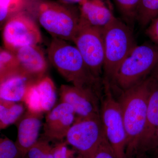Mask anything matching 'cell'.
<instances>
[{
  "label": "cell",
  "instance_id": "603a6c76",
  "mask_svg": "<svg viewBox=\"0 0 158 158\" xmlns=\"http://www.w3.org/2000/svg\"><path fill=\"white\" fill-rule=\"evenodd\" d=\"M122 15L127 21L136 19L141 0H115Z\"/></svg>",
  "mask_w": 158,
  "mask_h": 158
},
{
  "label": "cell",
  "instance_id": "4dcf8cb0",
  "mask_svg": "<svg viewBox=\"0 0 158 158\" xmlns=\"http://www.w3.org/2000/svg\"><path fill=\"white\" fill-rule=\"evenodd\" d=\"M156 140H157V143L158 144V129L157 132V133H156Z\"/></svg>",
  "mask_w": 158,
  "mask_h": 158
},
{
  "label": "cell",
  "instance_id": "484cf974",
  "mask_svg": "<svg viewBox=\"0 0 158 158\" xmlns=\"http://www.w3.org/2000/svg\"><path fill=\"white\" fill-rule=\"evenodd\" d=\"M146 34L158 47V16L153 19L148 25Z\"/></svg>",
  "mask_w": 158,
  "mask_h": 158
},
{
  "label": "cell",
  "instance_id": "3957f363",
  "mask_svg": "<svg viewBox=\"0 0 158 158\" xmlns=\"http://www.w3.org/2000/svg\"><path fill=\"white\" fill-rule=\"evenodd\" d=\"M48 54L51 64L67 82L76 87L96 90L98 80L90 73L76 46L53 38Z\"/></svg>",
  "mask_w": 158,
  "mask_h": 158
},
{
  "label": "cell",
  "instance_id": "d4e9b609",
  "mask_svg": "<svg viewBox=\"0 0 158 158\" xmlns=\"http://www.w3.org/2000/svg\"><path fill=\"white\" fill-rule=\"evenodd\" d=\"M91 158H116L106 137L102 142Z\"/></svg>",
  "mask_w": 158,
  "mask_h": 158
},
{
  "label": "cell",
  "instance_id": "4316f807",
  "mask_svg": "<svg viewBox=\"0 0 158 158\" xmlns=\"http://www.w3.org/2000/svg\"><path fill=\"white\" fill-rule=\"evenodd\" d=\"M67 148L65 143H61L53 148L54 158H69Z\"/></svg>",
  "mask_w": 158,
  "mask_h": 158
},
{
  "label": "cell",
  "instance_id": "8fae6325",
  "mask_svg": "<svg viewBox=\"0 0 158 158\" xmlns=\"http://www.w3.org/2000/svg\"><path fill=\"white\" fill-rule=\"evenodd\" d=\"M56 91L53 81L45 76L30 86L23 102L27 110L35 113H47L55 106Z\"/></svg>",
  "mask_w": 158,
  "mask_h": 158
},
{
  "label": "cell",
  "instance_id": "ffe728a7",
  "mask_svg": "<svg viewBox=\"0 0 158 158\" xmlns=\"http://www.w3.org/2000/svg\"><path fill=\"white\" fill-rule=\"evenodd\" d=\"M158 16V0H141L136 19L141 26H148L151 21Z\"/></svg>",
  "mask_w": 158,
  "mask_h": 158
},
{
  "label": "cell",
  "instance_id": "9a60e30c",
  "mask_svg": "<svg viewBox=\"0 0 158 158\" xmlns=\"http://www.w3.org/2000/svg\"><path fill=\"white\" fill-rule=\"evenodd\" d=\"M22 71L39 80L45 76L48 63L42 50L38 45H29L15 52Z\"/></svg>",
  "mask_w": 158,
  "mask_h": 158
},
{
  "label": "cell",
  "instance_id": "ba28073f",
  "mask_svg": "<svg viewBox=\"0 0 158 158\" xmlns=\"http://www.w3.org/2000/svg\"><path fill=\"white\" fill-rule=\"evenodd\" d=\"M73 42L90 73L99 80L105 61L103 29L90 26L80 19L78 30Z\"/></svg>",
  "mask_w": 158,
  "mask_h": 158
},
{
  "label": "cell",
  "instance_id": "6da1fadb",
  "mask_svg": "<svg viewBox=\"0 0 158 158\" xmlns=\"http://www.w3.org/2000/svg\"><path fill=\"white\" fill-rule=\"evenodd\" d=\"M55 0H26L27 12L36 17L53 38L73 41L78 30L80 10Z\"/></svg>",
  "mask_w": 158,
  "mask_h": 158
},
{
  "label": "cell",
  "instance_id": "f546056e",
  "mask_svg": "<svg viewBox=\"0 0 158 158\" xmlns=\"http://www.w3.org/2000/svg\"><path fill=\"white\" fill-rule=\"evenodd\" d=\"M156 153L155 158H158V148H156Z\"/></svg>",
  "mask_w": 158,
  "mask_h": 158
},
{
  "label": "cell",
  "instance_id": "8992f818",
  "mask_svg": "<svg viewBox=\"0 0 158 158\" xmlns=\"http://www.w3.org/2000/svg\"><path fill=\"white\" fill-rule=\"evenodd\" d=\"M101 103L100 116L108 142L116 158H127V137L120 104L114 98L106 83Z\"/></svg>",
  "mask_w": 158,
  "mask_h": 158
},
{
  "label": "cell",
  "instance_id": "f1b7e54d",
  "mask_svg": "<svg viewBox=\"0 0 158 158\" xmlns=\"http://www.w3.org/2000/svg\"><path fill=\"white\" fill-rule=\"evenodd\" d=\"M149 76L156 81L158 82V62Z\"/></svg>",
  "mask_w": 158,
  "mask_h": 158
},
{
  "label": "cell",
  "instance_id": "52a82bcc",
  "mask_svg": "<svg viewBox=\"0 0 158 158\" xmlns=\"http://www.w3.org/2000/svg\"><path fill=\"white\" fill-rule=\"evenodd\" d=\"M65 138L81 158H92L106 138L100 116L76 117Z\"/></svg>",
  "mask_w": 158,
  "mask_h": 158
},
{
  "label": "cell",
  "instance_id": "9c48e42d",
  "mask_svg": "<svg viewBox=\"0 0 158 158\" xmlns=\"http://www.w3.org/2000/svg\"><path fill=\"white\" fill-rule=\"evenodd\" d=\"M5 48L15 52L29 45H38L42 41L39 27L31 15L23 11L6 22L2 34Z\"/></svg>",
  "mask_w": 158,
  "mask_h": 158
},
{
  "label": "cell",
  "instance_id": "83f0119b",
  "mask_svg": "<svg viewBox=\"0 0 158 158\" xmlns=\"http://www.w3.org/2000/svg\"><path fill=\"white\" fill-rule=\"evenodd\" d=\"M55 1L65 5H73L75 4H79L80 5L84 0H55Z\"/></svg>",
  "mask_w": 158,
  "mask_h": 158
},
{
  "label": "cell",
  "instance_id": "cb8c5ba5",
  "mask_svg": "<svg viewBox=\"0 0 158 158\" xmlns=\"http://www.w3.org/2000/svg\"><path fill=\"white\" fill-rule=\"evenodd\" d=\"M0 158H24L15 142L7 137L0 139Z\"/></svg>",
  "mask_w": 158,
  "mask_h": 158
},
{
  "label": "cell",
  "instance_id": "44dd1931",
  "mask_svg": "<svg viewBox=\"0 0 158 158\" xmlns=\"http://www.w3.org/2000/svg\"><path fill=\"white\" fill-rule=\"evenodd\" d=\"M26 0H0V21H6L14 15L24 11Z\"/></svg>",
  "mask_w": 158,
  "mask_h": 158
},
{
  "label": "cell",
  "instance_id": "ac0fdd59",
  "mask_svg": "<svg viewBox=\"0 0 158 158\" xmlns=\"http://www.w3.org/2000/svg\"><path fill=\"white\" fill-rule=\"evenodd\" d=\"M27 110L23 102H15L0 99V128L4 129L17 122Z\"/></svg>",
  "mask_w": 158,
  "mask_h": 158
},
{
  "label": "cell",
  "instance_id": "5bb4252c",
  "mask_svg": "<svg viewBox=\"0 0 158 158\" xmlns=\"http://www.w3.org/2000/svg\"><path fill=\"white\" fill-rule=\"evenodd\" d=\"M150 77V76H149ZM151 78L150 91L148 102L147 118L138 150L144 151L158 148L156 133L158 129V82Z\"/></svg>",
  "mask_w": 158,
  "mask_h": 158
},
{
  "label": "cell",
  "instance_id": "7a4b0ae2",
  "mask_svg": "<svg viewBox=\"0 0 158 158\" xmlns=\"http://www.w3.org/2000/svg\"><path fill=\"white\" fill-rule=\"evenodd\" d=\"M150 85L149 77L138 85L123 91L118 101L127 137V158L138 150L146 125Z\"/></svg>",
  "mask_w": 158,
  "mask_h": 158
},
{
  "label": "cell",
  "instance_id": "2e32d148",
  "mask_svg": "<svg viewBox=\"0 0 158 158\" xmlns=\"http://www.w3.org/2000/svg\"><path fill=\"white\" fill-rule=\"evenodd\" d=\"M38 80L23 72L8 77L0 81V99L15 102H23L28 89Z\"/></svg>",
  "mask_w": 158,
  "mask_h": 158
},
{
  "label": "cell",
  "instance_id": "7c38bea8",
  "mask_svg": "<svg viewBox=\"0 0 158 158\" xmlns=\"http://www.w3.org/2000/svg\"><path fill=\"white\" fill-rule=\"evenodd\" d=\"M73 108L61 102L47 113L43 125L42 138L49 141L61 140L66 137L75 120Z\"/></svg>",
  "mask_w": 158,
  "mask_h": 158
},
{
  "label": "cell",
  "instance_id": "e0dca14e",
  "mask_svg": "<svg viewBox=\"0 0 158 158\" xmlns=\"http://www.w3.org/2000/svg\"><path fill=\"white\" fill-rule=\"evenodd\" d=\"M79 5L80 19L93 27L103 29L115 18L102 0H84Z\"/></svg>",
  "mask_w": 158,
  "mask_h": 158
},
{
  "label": "cell",
  "instance_id": "30bf717a",
  "mask_svg": "<svg viewBox=\"0 0 158 158\" xmlns=\"http://www.w3.org/2000/svg\"><path fill=\"white\" fill-rule=\"evenodd\" d=\"M61 102L70 105L77 117L87 118L100 116L101 104L96 90L73 85H61L59 90Z\"/></svg>",
  "mask_w": 158,
  "mask_h": 158
},
{
  "label": "cell",
  "instance_id": "277c9868",
  "mask_svg": "<svg viewBox=\"0 0 158 158\" xmlns=\"http://www.w3.org/2000/svg\"><path fill=\"white\" fill-rule=\"evenodd\" d=\"M103 71L107 80L114 81L122 63L137 45L131 29L116 17L103 28Z\"/></svg>",
  "mask_w": 158,
  "mask_h": 158
},
{
  "label": "cell",
  "instance_id": "7402d4cb",
  "mask_svg": "<svg viewBox=\"0 0 158 158\" xmlns=\"http://www.w3.org/2000/svg\"><path fill=\"white\" fill-rule=\"evenodd\" d=\"M25 158H54L53 148L49 141L42 137L29 150Z\"/></svg>",
  "mask_w": 158,
  "mask_h": 158
},
{
  "label": "cell",
  "instance_id": "5b68a950",
  "mask_svg": "<svg viewBox=\"0 0 158 158\" xmlns=\"http://www.w3.org/2000/svg\"><path fill=\"white\" fill-rule=\"evenodd\" d=\"M158 62V47L136 45L122 63L114 81L123 91L127 90L148 77Z\"/></svg>",
  "mask_w": 158,
  "mask_h": 158
},
{
  "label": "cell",
  "instance_id": "d6986e66",
  "mask_svg": "<svg viewBox=\"0 0 158 158\" xmlns=\"http://www.w3.org/2000/svg\"><path fill=\"white\" fill-rule=\"evenodd\" d=\"M23 72L15 53L6 49L0 52V81L11 75Z\"/></svg>",
  "mask_w": 158,
  "mask_h": 158
},
{
  "label": "cell",
  "instance_id": "4fadbf2b",
  "mask_svg": "<svg viewBox=\"0 0 158 158\" xmlns=\"http://www.w3.org/2000/svg\"><path fill=\"white\" fill-rule=\"evenodd\" d=\"M43 114L27 110L16 122L18 132L15 143L24 158L39 139Z\"/></svg>",
  "mask_w": 158,
  "mask_h": 158
}]
</instances>
